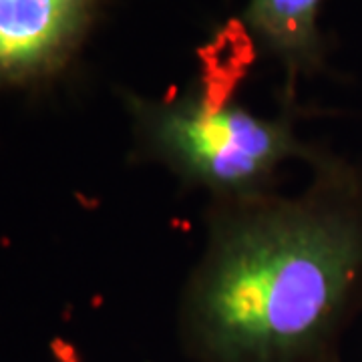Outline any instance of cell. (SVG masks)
Returning a JSON list of instances; mask_svg holds the SVG:
<instances>
[{
	"mask_svg": "<svg viewBox=\"0 0 362 362\" xmlns=\"http://www.w3.org/2000/svg\"><path fill=\"white\" fill-rule=\"evenodd\" d=\"M310 185L216 199L180 302L195 362H340L362 308V171L316 151Z\"/></svg>",
	"mask_w": 362,
	"mask_h": 362,
	"instance_id": "obj_1",
	"label": "cell"
},
{
	"mask_svg": "<svg viewBox=\"0 0 362 362\" xmlns=\"http://www.w3.org/2000/svg\"><path fill=\"white\" fill-rule=\"evenodd\" d=\"M252 49L223 59L220 42H211L202 75L187 89L125 95L137 151L216 199L266 194L288 159L310 161L316 153L298 139L290 117L259 115L233 97Z\"/></svg>",
	"mask_w": 362,
	"mask_h": 362,
	"instance_id": "obj_2",
	"label": "cell"
},
{
	"mask_svg": "<svg viewBox=\"0 0 362 362\" xmlns=\"http://www.w3.org/2000/svg\"><path fill=\"white\" fill-rule=\"evenodd\" d=\"M105 0H0V87L57 77L73 63Z\"/></svg>",
	"mask_w": 362,
	"mask_h": 362,
	"instance_id": "obj_3",
	"label": "cell"
},
{
	"mask_svg": "<svg viewBox=\"0 0 362 362\" xmlns=\"http://www.w3.org/2000/svg\"><path fill=\"white\" fill-rule=\"evenodd\" d=\"M326 0H247L242 30L256 51L284 69L286 87L326 69V39L320 26Z\"/></svg>",
	"mask_w": 362,
	"mask_h": 362,
	"instance_id": "obj_4",
	"label": "cell"
}]
</instances>
